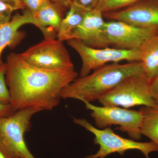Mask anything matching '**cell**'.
<instances>
[{
  "instance_id": "9a60e30c",
  "label": "cell",
  "mask_w": 158,
  "mask_h": 158,
  "mask_svg": "<svg viewBox=\"0 0 158 158\" xmlns=\"http://www.w3.org/2000/svg\"><path fill=\"white\" fill-rule=\"evenodd\" d=\"M88 10L76 3H72L66 15L62 19L57 34V39L62 42L69 40L74 31L83 22Z\"/></svg>"
},
{
  "instance_id": "8992f818",
  "label": "cell",
  "mask_w": 158,
  "mask_h": 158,
  "mask_svg": "<svg viewBox=\"0 0 158 158\" xmlns=\"http://www.w3.org/2000/svg\"><path fill=\"white\" fill-rule=\"evenodd\" d=\"M81 102L85 103L86 109L91 111L90 116L99 129L115 125L119 126L117 129L126 132L133 140L141 139L142 115L139 110L117 106H98L86 101Z\"/></svg>"
},
{
  "instance_id": "7c38bea8",
  "label": "cell",
  "mask_w": 158,
  "mask_h": 158,
  "mask_svg": "<svg viewBox=\"0 0 158 158\" xmlns=\"http://www.w3.org/2000/svg\"><path fill=\"white\" fill-rule=\"evenodd\" d=\"M27 24L37 26L31 12L28 10L23 14L15 15L9 22L0 26V65H2V54L7 47L13 48L17 45L24 37V34L19 29Z\"/></svg>"
},
{
  "instance_id": "4fadbf2b",
  "label": "cell",
  "mask_w": 158,
  "mask_h": 158,
  "mask_svg": "<svg viewBox=\"0 0 158 158\" xmlns=\"http://www.w3.org/2000/svg\"><path fill=\"white\" fill-rule=\"evenodd\" d=\"M58 5L50 0L35 13L32 14L36 23V27L45 37L55 38L63 19Z\"/></svg>"
},
{
  "instance_id": "7a4b0ae2",
  "label": "cell",
  "mask_w": 158,
  "mask_h": 158,
  "mask_svg": "<svg viewBox=\"0 0 158 158\" xmlns=\"http://www.w3.org/2000/svg\"><path fill=\"white\" fill-rule=\"evenodd\" d=\"M142 74H144L141 61L114 62L97 69L86 76L77 77L63 88L60 96L62 99L91 102L98 100L126 78Z\"/></svg>"
},
{
  "instance_id": "3957f363",
  "label": "cell",
  "mask_w": 158,
  "mask_h": 158,
  "mask_svg": "<svg viewBox=\"0 0 158 158\" xmlns=\"http://www.w3.org/2000/svg\"><path fill=\"white\" fill-rule=\"evenodd\" d=\"M39 112L27 108L0 118V153L5 157L36 158L27 147L24 135L31 127V118Z\"/></svg>"
},
{
  "instance_id": "30bf717a",
  "label": "cell",
  "mask_w": 158,
  "mask_h": 158,
  "mask_svg": "<svg viewBox=\"0 0 158 158\" xmlns=\"http://www.w3.org/2000/svg\"><path fill=\"white\" fill-rule=\"evenodd\" d=\"M103 15L110 20L158 30V0H141L124 9L103 13Z\"/></svg>"
},
{
  "instance_id": "7402d4cb",
  "label": "cell",
  "mask_w": 158,
  "mask_h": 158,
  "mask_svg": "<svg viewBox=\"0 0 158 158\" xmlns=\"http://www.w3.org/2000/svg\"><path fill=\"white\" fill-rule=\"evenodd\" d=\"M149 89L153 98L158 105V73L150 82Z\"/></svg>"
},
{
  "instance_id": "9c48e42d",
  "label": "cell",
  "mask_w": 158,
  "mask_h": 158,
  "mask_svg": "<svg viewBox=\"0 0 158 158\" xmlns=\"http://www.w3.org/2000/svg\"><path fill=\"white\" fill-rule=\"evenodd\" d=\"M110 46L119 49H140L146 40L158 34L157 29L145 28L120 21L106 22Z\"/></svg>"
},
{
  "instance_id": "44dd1931",
  "label": "cell",
  "mask_w": 158,
  "mask_h": 158,
  "mask_svg": "<svg viewBox=\"0 0 158 158\" xmlns=\"http://www.w3.org/2000/svg\"><path fill=\"white\" fill-rule=\"evenodd\" d=\"M99 0H73V2L88 10L95 9Z\"/></svg>"
},
{
  "instance_id": "8fae6325",
  "label": "cell",
  "mask_w": 158,
  "mask_h": 158,
  "mask_svg": "<svg viewBox=\"0 0 158 158\" xmlns=\"http://www.w3.org/2000/svg\"><path fill=\"white\" fill-rule=\"evenodd\" d=\"M106 24L101 11L96 9L88 10L83 22L74 31L69 40H78L93 48L110 47Z\"/></svg>"
},
{
  "instance_id": "603a6c76",
  "label": "cell",
  "mask_w": 158,
  "mask_h": 158,
  "mask_svg": "<svg viewBox=\"0 0 158 158\" xmlns=\"http://www.w3.org/2000/svg\"><path fill=\"white\" fill-rule=\"evenodd\" d=\"M14 113L10 104L0 103V118L10 116Z\"/></svg>"
},
{
  "instance_id": "cb8c5ba5",
  "label": "cell",
  "mask_w": 158,
  "mask_h": 158,
  "mask_svg": "<svg viewBox=\"0 0 158 158\" xmlns=\"http://www.w3.org/2000/svg\"><path fill=\"white\" fill-rule=\"evenodd\" d=\"M11 6L15 10L24 9L25 7L21 0H0Z\"/></svg>"
},
{
  "instance_id": "5bb4252c",
  "label": "cell",
  "mask_w": 158,
  "mask_h": 158,
  "mask_svg": "<svg viewBox=\"0 0 158 158\" xmlns=\"http://www.w3.org/2000/svg\"><path fill=\"white\" fill-rule=\"evenodd\" d=\"M140 49L143 71L150 82L158 73V34L146 40Z\"/></svg>"
},
{
  "instance_id": "e0dca14e",
  "label": "cell",
  "mask_w": 158,
  "mask_h": 158,
  "mask_svg": "<svg viewBox=\"0 0 158 158\" xmlns=\"http://www.w3.org/2000/svg\"><path fill=\"white\" fill-rule=\"evenodd\" d=\"M140 1L141 0H99L95 9L103 14L124 9Z\"/></svg>"
},
{
  "instance_id": "6da1fadb",
  "label": "cell",
  "mask_w": 158,
  "mask_h": 158,
  "mask_svg": "<svg viewBox=\"0 0 158 158\" xmlns=\"http://www.w3.org/2000/svg\"><path fill=\"white\" fill-rule=\"evenodd\" d=\"M6 82L14 112L32 108L40 112L58 106L63 88L78 77L75 69L48 70L28 63L21 54L7 57Z\"/></svg>"
},
{
  "instance_id": "ac0fdd59",
  "label": "cell",
  "mask_w": 158,
  "mask_h": 158,
  "mask_svg": "<svg viewBox=\"0 0 158 158\" xmlns=\"http://www.w3.org/2000/svg\"><path fill=\"white\" fill-rule=\"evenodd\" d=\"M7 66L6 63L0 65V103L10 104V95L6 84V78Z\"/></svg>"
},
{
  "instance_id": "277c9868",
  "label": "cell",
  "mask_w": 158,
  "mask_h": 158,
  "mask_svg": "<svg viewBox=\"0 0 158 158\" xmlns=\"http://www.w3.org/2000/svg\"><path fill=\"white\" fill-rule=\"evenodd\" d=\"M73 122L92 133L94 136V144L100 146L96 153L84 158H106L114 153L123 156L126 152L131 150L139 151L146 158H150L151 153L158 152V146L152 141L141 142L123 138L115 134L110 127L103 129L98 128L84 118H73Z\"/></svg>"
},
{
  "instance_id": "2e32d148",
  "label": "cell",
  "mask_w": 158,
  "mask_h": 158,
  "mask_svg": "<svg viewBox=\"0 0 158 158\" xmlns=\"http://www.w3.org/2000/svg\"><path fill=\"white\" fill-rule=\"evenodd\" d=\"M139 111L142 115L140 129L141 135L149 138L158 147V106H143Z\"/></svg>"
},
{
  "instance_id": "d4e9b609",
  "label": "cell",
  "mask_w": 158,
  "mask_h": 158,
  "mask_svg": "<svg viewBox=\"0 0 158 158\" xmlns=\"http://www.w3.org/2000/svg\"><path fill=\"white\" fill-rule=\"evenodd\" d=\"M51 2H53L55 4L62 7H69L73 2V0H50Z\"/></svg>"
},
{
  "instance_id": "ba28073f",
  "label": "cell",
  "mask_w": 158,
  "mask_h": 158,
  "mask_svg": "<svg viewBox=\"0 0 158 158\" xmlns=\"http://www.w3.org/2000/svg\"><path fill=\"white\" fill-rule=\"evenodd\" d=\"M21 55L28 63L38 68L48 70L74 69L62 41L53 37H45Z\"/></svg>"
},
{
  "instance_id": "d6986e66",
  "label": "cell",
  "mask_w": 158,
  "mask_h": 158,
  "mask_svg": "<svg viewBox=\"0 0 158 158\" xmlns=\"http://www.w3.org/2000/svg\"><path fill=\"white\" fill-rule=\"evenodd\" d=\"M14 9L8 4L0 1V26L11 20Z\"/></svg>"
},
{
  "instance_id": "ffe728a7",
  "label": "cell",
  "mask_w": 158,
  "mask_h": 158,
  "mask_svg": "<svg viewBox=\"0 0 158 158\" xmlns=\"http://www.w3.org/2000/svg\"><path fill=\"white\" fill-rule=\"evenodd\" d=\"M24 7L33 14L35 13L49 0H21Z\"/></svg>"
},
{
  "instance_id": "52a82bcc",
  "label": "cell",
  "mask_w": 158,
  "mask_h": 158,
  "mask_svg": "<svg viewBox=\"0 0 158 158\" xmlns=\"http://www.w3.org/2000/svg\"><path fill=\"white\" fill-rule=\"evenodd\" d=\"M69 46L78 54L82 60L80 77H85L108 62L141 61L140 49H119L113 48H95L86 45L80 40L72 39L67 40Z\"/></svg>"
},
{
  "instance_id": "5b68a950",
  "label": "cell",
  "mask_w": 158,
  "mask_h": 158,
  "mask_svg": "<svg viewBox=\"0 0 158 158\" xmlns=\"http://www.w3.org/2000/svg\"><path fill=\"white\" fill-rule=\"evenodd\" d=\"M149 84L150 81L145 74L128 77L102 97L98 102L102 106L126 109L140 106H158L151 94Z\"/></svg>"
},
{
  "instance_id": "484cf974",
  "label": "cell",
  "mask_w": 158,
  "mask_h": 158,
  "mask_svg": "<svg viewBox=\"0 0 158 158\" xmlns=\"http://www.w3.org/2000/svg\"><path fill=\"white\" fill-rule=\"evenodd\" d=\"M0 158H6L5 157V156H4L3 155H2V154L0 153Z\"/></svg>"
}]
</instances>
